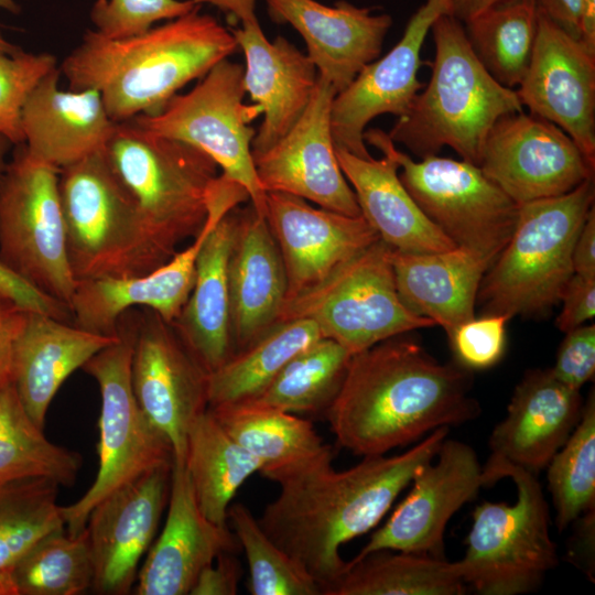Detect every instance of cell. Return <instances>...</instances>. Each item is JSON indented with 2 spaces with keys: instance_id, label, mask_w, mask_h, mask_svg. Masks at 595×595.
<instances>
[{
  "instance_id": "1",
  "label": "cell",
  "mask_w": 595,
  "mask_h": 595,
  "mask_svg": "<svg viewBox=\"0 0 595 595\" xmlns=\"http://www.w3.org/2000/svg\"><path fill=\"white\" fill-rule=\"evenodd\" d=\"M448 429L432 431L398 455L364 456L342 472L332 465L334 454H327L278 483L280 493L258 518L260 527L325 595L346 569L340 547L379 523L414 475L436 456Z\"/></svg>"
},
{
  "instance_id": "2",
  "label": "cell",
  "mask_w": 595,
  "mask_h": 595,
  "mask_svg": "<svg viewBox=\"0 0 595 595\" xmlns=\"http://www.w3.org/2000/svg\"><path fill=\"white\" fill-rule=\"evenodd\" d=\"M472 383L470 370L441 364L399 335L351 355L325 415L340 446L363 457L385 455L477 418Z\"/></svg>"
},
{
  "instance_id": "3",
  "label": "cell",
  "mask_w": 595,
  "mask_h": 595,
  "mask_svg": "<svg viewBox=\"0 0 595 595\" xmlns=\"http://www.w3.org/2000/svg\"><path fill=\"white\" fill-rule=\"evenodd\" d=\"M199 8L125 39L88 30L61 65L69 89H96L115 122L159 113L238 48L231 30Z\"/></svg>"
},
{
  "instance_id": "4",
  "label": "cell",
  "mask_w": 595,
  "mask_h": 595,
  "mask_svg": "<svg viewBox=\"0 0 595 595\" xmlns=\"http://www.w3.org/2000/svg\"><path fill=\"white\" fill-rule=\"evenodd\" d=\"M431 31L435 44L431 78L388 136L421 159L450 147L479 166L494 125L522 112L523 106L516 90L499 84L479 62L459 20L443 14Z\"/></svg>"
},
{
  "instance_id": "5",
  "label": "cell",
  "mask_w": 595,
  "mask_h": 595,
  "mask_svg": "<svg viewBox=\"0 0 595 595\" xmlns=\"http://www.w3.org/2000/svg\"><path fill=\"white\" fill-rule=\"evenodd\" d=\"M594 198L592 177L566 194L519 205L513 232L480 282L482 315L539 317L561 302Z\"/></svg>"
},
{
  "instance_id": "6",
  "label": "cell",
  "mask_w": 595,
  "mask_h": 595,
  "mask_svg": "<svg viewBox=\"0 0 595 595\" xmlns=\"http://www.w3.org/2000/svg\"><path fill=\"white\" fill-rule=\"evenodd\" d=\"M58 187L77 282L142 275L171 259L150 236L105 150L61 169Z\"/></svg>"
},
{
  "instance_id": "7",
  "label": "cell",
  "mask_w": 595,
  "mask_h": 595,
  "mask_svg": "<svg viewBox=\"0 0 595 595\" xmlns=\"http://www.w3.org/2000/svg\"><path fill=\"white\" fill-rule=\"evenodd\" d=\"M106 156L133 197L155 244L169 256L205 225L218 165L203 150L151 132L132 119L117 122Z\"/></svg>"
},
{
  "instance_id": "8",
  "label": "cell",
  "mask_w": 595,
  "mask_h": 595,
  "mask_svg": "<svg viewBox=\"0 0 595 595\" xmlns=\"http://www.w3.org/2000/svg\"><path fill=\"white\" fill-rule=\"evenodd\" d=\"M118 339L94 355L83 370L98 383L101 407L98 419V470L86 493L62 506L67 533L86 527L91 509L115 489L162 466H173V448L140 409L131 386V357L136 315L125 312L117 325Z\"/></svg>"
},
{
  "instance_id": "9",
  "label": "cell",
  "mask_w": 595,
  "mask_h": 595,
  "mask_svg": "<svg viewBox=\"0 0 595 595\" xmlns=\"http://www.w3.org/2000/svg\"><path fill=\"white\" fill-rule=\"evenodd\" d=\"M392 249L377 240L317 284L286 299L277 322L309 320L322 337L337 342L350 354L434 326L401 301L390 259Z\"/></svg>"
},
{
  "instance_id": "10",
  "label": "cell",
  "mask_w": 595,
  "mask_h": 595,
  "mask_svg": "<svg viewBox=\"0 0 595 595\" xmlns=\"http://www.w3.org/2000/svg\"><path fill=\"white\" fill-rule=\"evenodd\" d=\"M364 140L397 160L405 190L455 246L493 264L513 232L519 205L478 165L437 154L414 161L380 129L365 130Z\"/></svg>"
},
{
  "instance_id": "11",
  "label": "cell",
  "mask_w": 595,
  "mask_h": 595,
  "mask_svg": "<svg viewBox=\"0 0 595 595\" xmlns=\"http://www.w3.org/2000/svg\"><path fill=\"white\" fill-rule=\"evenodd\" d=\"M506 477L516 484V502L484 501L475 507L466 552L458 561L465 584L483 595L532 592L559 562L537 475L512 469Z\"/></svg>"
},
{
  "instance_id": "12",
  "label": "cell",
  "mask_w": 595,
  "mask_h": 595,
  "mask_svg": "<svg viewBox=\"0 0 595 595\" xmlns=\"http://www.w3.org/2000/svg\"><path fill=\"white\" fill-rule=\"evenodd\" d=\"M58 173L18 144L0 174V261L69 307L77 281L67 256Z\"/></svg>"
},
{
  "instance_id": "13",
  "label": "cell",
  "mask_w": 595,
  "mask_h": 595,
  "mask_svg": "<svg viewBox=\"0 0 595 595\" xmlns=\"http://www.w3.org/2000/svg\"><path fill=\"white\" fill-rule=\"evenodd\" d=\"M245 94L244 66L226 58L192 90L174 95L159 113L132 120L151 132L203 150L224 177L246 190L252 207L264 216L267 193L252 160L256 130L250 126L261 109L257 104L246 105Z\"/></svg>"
},
{
  "instance_id": "14",
  "label": "cell",
  "mask_w": 595,
  "mask_h": 595,
  "mask_svg": "<svg viewBox=\"0 0 595 595\" xmlns=\"http://www.w3.org/2000/svg\"><path fill=\"white\" fill-rule=\"evenodd\" d=\"M130 376L140 409L170 441L174 462L184 463L188 430L208 408V372L173 325L147 307L136 315Z\"/></svg>"
},
{
  "instance_id": "15",
  "label": "cell",
  "mask_w": 595,
  "mask_h": 595,
  "mask_svg": "<svg viewBox=\"0 0 595 595\" xmlns=\"http://www.w3.org/2000/svg\"><path fill=\"white\" fill-rule=\"evenodd\" d=\"M479 167L518 205L566 194L595 169L562 129L523 111L494 125Z\"/></svg>"
},
{
  "instance_id": "16",
  "label": "cell",
  "mask_w": 595,
  "mask_h": 595,
  "mask_svg": "<svg viewBox=\"0 0 595 595\" xmlns=\"http://www.w3.org/2000/svg\"><path fill=\"white\" fill-rule=\"evenodd\" d=\"M483 466L468 444L445 439L413 477L412 488L354 559L390 550L444 556V532L455 512L484 487Z\"/></svg>"
},
{
  "instance_id": "17",
  "label": "cell",
  "mask_w": 595,
  "mask_h": 595,
  "mask_svg": "<svg viewBox=\"0 0 595 595\" xmlns=\"http://www.w3.org/2000/svg\"><path fill=\"white\" fill-rule=\"evenodd\" d=\"M450 14V0H424L409 19L399 42L383 56L367 64L337 93L331 108L334 147L371 158L364 132L377 116L407 113L423 88L418 79L421 50L434 21Z\"/></svg>"
},
{
  "instance_id": "18",
  "label": "cell",
  "mask_w": 595,
  "mask_h": 595,
  "mask_svg": "<svg viewBox=\"0 0 595 595\" xmlns=\"http://www.w3.org/2000/svg\"><path fill=\"white\" fill-rule=\"evenodd\" d=\"M172 466L152 469L115 489L86 522L93 561L91 589L126 595L134 587L140 562L154 542L171 490Z\"/></svg>"
},
{
  "instance_id": "19",
  "label": "cell",
  "mask_w": 595,
  "mask_h": 595,
  "mask_svg": "<svg viewBox=\"0 0 595 595\" xmlns=\"http://www.w3.org/2000/svg\"><path fill=\"white\" fill-rule=\"evenodd\" d=\"M335 89L317 78L303 113L272 148L252 154L262 190L288 193L320 207L361 215L355 193L339 166L331 131Z\"/></svg>"
},
{
  "instance_id": "20",
  "label": "cell",
  "mask_w": 595,
  "mask_h": 595,
  "mask_svg": "<svg viewBox=\"0 0 595 595\" xmlns=\"http://www.w3.org/2000/svg\"><path fill=\"white\" fill-rule=\"evenodd\" d=\"M516 93L523 108L562 129L595 167V54L539 9L531 60Z\"/></svg>"
},
{
  "instance_id": "21",
  "label": "cell",
  "mask_w": 595,
  "mask_h": 595,
  "mask_svg": "<svg viewBox=\"0 0 595 595\" xmlns=\"http://www.w3.org/2000/svg\"><path fill=\"white\" fill-rule=\"evenodd\" d=\"M583 405L580 390L560 382L550 368L527 370L513 390L506 418L489 437L484 486L512 469L538 475L577 425Z\"/></svg>"
},
{
  "instance_id": "22",
  "label": "cell",
  "mask_w": 595,
  "mask_h": 595,
  "mask_svg": "<svg viewBox=\"0 0 595 595\" xmlns=\"http://www.w3.org/2000/svg\"><path fill=\"white\" fill-rule=\"evenodd\" d=\"M264 217L283 261L285 300L317 284L380 239L363 215L316 208L282 192L267 193Z\"/></svg>"
},
{
  "instance_id": "23",
  "label": "cell",
  "mask_w": 595,
  "mask_h": 595,
  "mask_svg": "<svg viewBox=\"0 0 595 595\" xmlns=\"http://www.w3.org/2000/svg\"><path fill=\"white\" fill-rule=\"evenodd\" d=\"M266 3L274 22L290 24L299 32L318 77L336 94L379 57L392 25L389 14H372L369 8L346 0L332 7L316 0H266Z\"/></svg>"
},
{
  "instance_id": "24",
  "label": "cell",
  "mask_w": 595,
  "mask_h": 595,
  "mask_svg": "<svg viewBox=\"0 0 595 595\" xmlns=\"http://www.w3.org/2000/svg\"><path fill=\"white\" fill-rule=\"evenodd\" d=\"M239 548L228 526H217L202 513L184 463L173 462L165 524L138 571L134 594H190L206 565Z\"/></svg>"
},
{
  "instance_id": "25",
  "label": "cell",
  "mask_w": 595,
  "mask_h": 595,
  "mask_svg": "<svg viewBox=\"0 0 595 595\" xmlns=\"http://www.w3.org/2000/svg\"><path fill=\"white\" fill-rule=\"evenodd\" d=\"M224 216L220 212H209L193 242L147 274L78 281L69 303L74 325L91 333L118 336L120 316L133 306L150 309L172 324L192 291L203 242Z\"/></svg>"
},
{
  "instance_id": "26",
  "label": "cell",
  "mask_w": 595,
  "mask_h": 595,
  "mask_svg": "<svg viewBox=\"0 0 595 595\" xmlns=\"http://www.w3.org/2000/svg\"><path fill=\"white\" fill-rule=\"evenodd\" d=\"M245 54L244 86L263 113L252 140V154L272 148L295 125L315 89L312 61L283 36L270 42L259 21L231 30Z\"/></svg>"
},
{
  "instance_id": "27",
  "label": "cell",
  "mask_w": 595,
  "mask_h": 595,
  "mask_svg": "<svg viewBox=\"0 0 595 595\" xmlns=\"http://www.w3.org/2000/svg\"><path fill=\"white\" fill-rule=\"evenodd\" d=\"M60 73L37 83L21 113L28 151L58 170L105 150L117 125L96 89H60Z\"/></svg>"
},
{
  "instance_id": "28",
  "label": "cell",
  "mask_w": 595,
  "mask_h": 595,
  "mask_svg": "<svg viewBox=\"0 0 595 595\" xmlns=\"http://www.w3.org/2000/svg\"><path fill=\"white\" fill-rule=\"evenodd\" d=\"M228 285L236 353L277 323L286 296V275L278 245L266 217L252 205L238 208Z\"/></svg>"
},
{
  "instance_id": "29",
  "label": "cell",
  "mask_w": 595,
  "mask_h": 595,
  "mask_svg": "<svg viewBox=\"0 0 595 595\" xmlns=\"http://www.w3.org/2000/svg\"><path fill=\"white\" fill-rule=\"evenodd\" d=\"M118 336L91 333L44 313L26 311L13 346L11 383L25 411L43 428L63 382Z\"/></svg>"
},
{
  "instance_id": "30",
  "label": "cell",
  "mask_w": 595,
  "mask_h": 595,
  "mask_svg": "<svg viewBox=\"0 0 595 595\" xmlns=\"http://www.w3.org/2000/svg\"><path fill=\"white\" fill-rule=\"evenodd\" d=\"M390 259L403 304L442 326L447 336L476 316L478 289L490 267L484 257L456 246L422 253L392 249Z\"/></svg>"
},
{
  "instance_id": "31",
  "label": "cell",
  "mask_w": 595,
  "mask_h": 595,
  "mask_svg": "<svg viewBox=\"0 0 595 595\" xmlns=\"http://www.w3.org/2000/svg\"><path fill=\"white\" fill-rule=\"evenodd\" d=\"M238 223V206L206 237L196 259L195 280L174 329L209 374L235 353L231 336L228 260Z\"/></svg>"
},
{
  "instance_id": "32",
  "label": "cell",
  "mask_w": 595,
  "mask_h": 595,
  "mask_svg": "<svg viewBox=\"0 0 595 595\" xmlns=\"http://www.w3.org/2000/svg\"><path fill=\"white\" fill-rule=\"evenodd\" d=\"M339 166L353 188L360 213L379 238L402 252H435L456 247L421 210L399 177L389 153L363 159L335 148Z\"/></svg>"
},
{
  "instance_id": "33",
  "label": "cell",
  "mask_w": 595,
  "mask_h": 595,
  "mask_svg": "<svg viewBox=\"0 0 595 595\" xmlns=\"http://www.w3.org/2000/svg\"><path fill=\"white\" fill-rule=\"evenodd\" d=\"M208 410L236 442L262 463L259 474L277 484L333 452L313 424L296 414L256 402Z\"/></svg>"
},
{
  "instance_id": "34",
  "label": "cell",
  "mask_w": 595,
  "mask_h": 595,
  "mask_svg": "<svg viewBox=\"0 0 595 595\" xmlns=\"http://www.w3.org/2000/svg\"><path fill=\"white\" fill-rule=\"evenodd\" d=\"M184 465L202 513L227 527L230 501L262 463L236 442L208 410L192 423L186 439Z\"/></svg>"
},
{
  "instance_id": "35",
  "label": "cell",
  "mask_w": 595,
  "mask_h": 595,
  "mask_svg": "<svg viewBox=\"0 0 595 595\" xmlns=\"http://www.w3.org/2000/svg\"><path fill=\"white\" fill-rule=\"evenodd\" d=\"M321 337L309 320L277 322L208 374V408L255 400L291 358Z\"/></svg>"
},
{
  "instance_id": "36",
  "label": "cell",
  "mask_w": 595,
  "mask_h": 595,
  "mask_svg": "<svg viewBox=\"0 0 595 595\" xmlns=\"http://www.w3.org/2000/svg\"><path fill=\"white\" fill-rule=\"evenodd\" d=\"M371 552L347 562L325 595H462L458 561L413 553Z\"/></svg>"
},
{
  "instance_id": "37",
  "label": "cell",
  "mask_w": 595,
  "mask_h": 595,
  "mask_svg": "<svg viewBox=\"0 0 595 595\" xmlns=\"http://www.w3.org/2000/svg\"><path fill=\"white\" fill-rule=\"evenodd\" d=\"M60 485L45 477L0 483V595H17L12 572L41 538L65 529Z\"/></svg>"
},
{
  "instance_id": "38",
  "label": "cell",
  "mask_w": 595,
  "mask_h": 595,
  "mask_svg": "<svg viewBox=\"0 0 595 595\" xmlns=\"http://www.w3.org/2000/svg\"><path fill=\"white\" fill-rule=\"evenodd\" d=\"M82 464L78 453L46 439L12 383L0 390V483L45 477L73 486Z\"/></svg>"
},
{
  "instance_id": "39",
  "label": "cell",
  "mask_w": 595,
  "mask_h": 595,
  "mask_svg": "<svg viewBox=\"0 0 595 595\" xmlns=\"http://www.w3.org/2000/svg\"><path fill=\"white\" fill-rule=\"evenodd\" d=\"M470 46L502 86L521 83L533 51L538 7L534 0H507L465 22Z\"/></svg>"
},
{
  "instance_id": "40",
  "label": "cell",
  "mask_w": 595,
  "mask_h": 595,
  "mask_svg": "<svg viewBox=\"0 0 595 595\" xmlns=\"http://www.w3.org/2000/svg\"><path fill=\"white\" fill-rule=\"evenodd\" d=\"M351 355L337 342L321 337L291 358L249 402L293 414H325L342 386Z\"/></svg>"
},
{
  "instance_id": "41",
  "label": "cell",
  "mask_w": 595,
  "mask_h": 595,
  "mask_svg": "<svg viewBox=\"0 0 595 595\" xmlns=\"http://www.w3.org/2000/svg\"><path fill=\"white\" fill-rule=\"evenodd\" d=\"M93 576L86 528L75 536L65 529L44 536L12 572L17 595H79L91 589Z\"/></svg>"
},
{
  "instance_id": "42",
  "label": "cell",
  "mask_w": 595,
  "mask_h": 595,
  "mask_svg": "<svg viewBox=\"0 0 595 595\" xmlns=\"http://www.w3.org/2000/svg\"><path fill=\"white\" fill-rule=\"evenodd\" d=\"M548 488L562 532L591 509H595V394L588 393L581 419L545 467Z\"/></svg>"
},
{
  "instance_id": "43",
  "label": "cell",
  "mask_w": 595,
  "mask_h": 595,
  "mask_svg": "<svg viewBox=\"0 0 595 595\" xmlns=\"http://www.w3.org/2000/svg\"><path fill=\"white\" fill-rule=\"evenodd\" d=\"M227 520L245 550L252 595H322L317 583L266 534L245 505L229 506Z\"/></svg>"
},
{
  "instance_id": "44",
  "label": "cell",
  "mask_w": 595,
  "mask_h": 595,
  "mask_svg": "<svg viewBox=\"0 0 595 595\" xmlns=\"http://www.w3.org/2000/svg\"><path fill=\"white\" fill-rule=\"evenodd\" d=\"M56 67V58L48 53H25L11 44L0 45V136L17 145L24 142L23 106L37 83Z\"/></svg>"
},
{
  "instance_id": "45",
  "label": "cell",
  "mask_w": 595,
  "mask_h": 595,
  "mask_svg": "<svg viewBox=\"0 0 595 595\" xmlns=\"http://www.w3.org/2000/svg\"><path fill=\"white\" fill-rule=\"evenodd\" d=\"M197 7L193 0H96L90 19L99 34L125 39L147 32L154 22L180 18Z\"/></svg>"
},
{
  "instance_id": "46",
  "label": "cell",
  "mask_w": 595,
  "mask_h": 595,
  "mask_svg": "<svg viewBox=\"0 0 595 595\" xmlns=\"http://www.w3.org/2000/svg\"><path fill=\"white\" fill-rule=\"evenodd\" d=\"M509 320L506 315L490 314L458 325L447 336L455 361L470 371L495 366L505 353Z\"/></svg>"
},
{
  "instance_id": "47",
  "label": "cell",
  "mask_w": 595,
  "mask_h": 595,
  "mask_svg": "<svg viewBox=\"0 0 595 595\" xmlns=\"http://www.w3.org/2000/svg\"><path fill=\"white\" fill-rule=\"evenodd\" d=\"M551 374L563 385L581 390L595 375V325H581L562 340Z\"/></svg>"
},
{
  "instance_id": "48",
  "label": "cell",
  "mask_w": 595,
  "mask_h": 595,
  "mask_svg": "<svg viewBox=\"0 0 595 595\" xmlns=\"http://www.w3.org/2000/svg\"><path fill=\"white\" fill-rule=\"evenodd\" d=\"M10 144L12 143L8 139L0 136V174L7 165L6 155ZM0 292L25 311L44 313L64 322L72 318L71 310L65 303L37 290L1 261Z\"/></svg>"
},
{
  "instance_id": "49",
  "label": "cell",
  "mask_w": 595,
  "mask_h": 595,
  "mask_svg": "<svg viewBox=\"0 0 595 595\" xmlns=\"http://www.w3.org/2000/svg\"><path fill=\"white\" fill-rule=\"evenodd\" d=\"M562 309L555 320L556 327L567 333L595 316V278L578 274L567 282L561 298Z\"/></svg>"
},
{
  "instance_id": "50",
  "label": "cell",
  "mask_w": 595,
  "mask_h": 595,
  "mask_svg": "<svg viewBox=\"0 0 595 595\" xmlns=\"http://www.w3.org/2000/svg\"><path fill=\"white\" fill-rule=\"evenodd\" d=\"M242 569L235 552H224L206 565L191 588V595H235Z\"/></svg>"
},
{
  "instance_id": "51",
  "label": "cell",
  "mask_w": 595,
  "mask_h": 595,
  "mask_svg": "<svg viewBox=\"0 0 595 595\" xmlns=\"http://www.w3.org/2000/svg\"><path fill=\"white\" fill-rule=\"evenodd\" d=\"M25 312L0 292V390L11 383L13 346Z\"/></svg>"
},
{
  "instance_id": "52",
  "label": "cell",
  "mask_w": 595,
  "mask_h": 595,
  "mask_svg": "<svg viewBox=\"0 0 595 595\" xmlns=\"http://www.w3.org/2000/svg\"><path fill=\"white\" fill-rule=\"evenodd\" d=\"M572 262L574 273L595 278V208L594 206L580 230L574 244Z\"/></svg>"
},
{
  "instance_id": "53",
  "label": "cell",
  "mask_w": 595,
  "mask_h": 595,
  "mask_svg": "<svg viewBox=\"0 0 595 595\" xmlns=\"http://www.w3.org/2000/svg\"><path fill=\"white\" fill-rule=\"evenodd\" d=\"M540 11L547 14L570 36L580 40L582 0H534Z\"/></svg>"
},
{
  "instance_id": "54",
  "label": "cell",
  "mask_w": 595,
  "mask_h": 595,
  "mask_svg": "<svg viewBox=\"0 0 595 595\" xmlns=\"http://www.w3.org/2000/svg\"><path fill=\"white\" fill-rule=\"evenodd\" d=\"M594 510L586 511L575 520L578 528L574 537H572L574 540L572 539L570 548L572 562L583 569L589 577L594 573V562L591 561V553L593 554L591 550H594Z\"/></svg>"
},
{
  "instance_id": "55",
  "label": "cell",
  "mask_w": 595,
  "mask_h": 595,
  "mask_svg": "<svg viewBox=\"0 0 595 595\" xmlns=\"http://www.w3.org/2000/svg\"><path fill=\"white\" fill-rule=\"evenodd\" d=\"M196 4H210L221 12L231 15L241 24L258 21L256 15V4L258 0H193Z\"/></svg>"
},
{
  "instance_id": "56",
  "label": "cell",
  "mask_w": 595,
  "mask_h": 595,
  "mask_svg": "<svg viewBox=\"0 0 595 595\" xmlns=\"http://www.w3.org/2000/svg\"><path fill=\"white\" fill-rule=\"evenodd\" d=\"M504 1L507 0H450V15L466 22Z\"/></svg>"
},
{
  "instance_id": "57",
  "label": "cell",
  "mask_w": 595,
  "mask_h": 595,
  "mask_svg": "<svg viewBox=\"0 0 595 595\" xmlns=\"http://www.w3.org/2000/svg\"><path fill=\"white\" fill-rule=\"evenodd\" d=\"M580 41L587 51L595 54V0H582Z\"/></svg>"
},
{
  "instance_id": "58",
  "label": "cell",
  "mask_w": 595,
  "mask_h": 595,
  "mask_svg": "<svg viewBox=\"0 0 595 595\" xmlns=\"http://www.w3.org/2000/svg\"><path fill=\"white\" fill-rule=\"evenodd\" d=\"M0 8L6 9L12 13H19L20 7L15 0H0ZM9 43L0 36V45H8Z\"/></svg>"
}]
</instances>
